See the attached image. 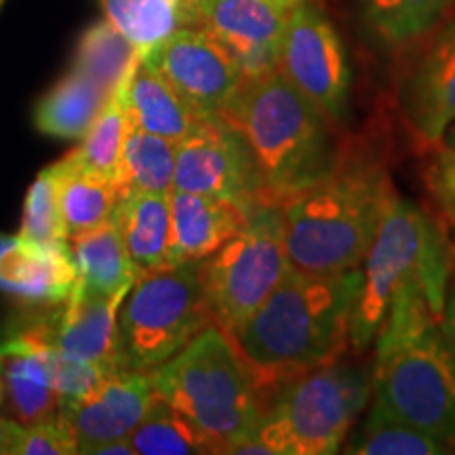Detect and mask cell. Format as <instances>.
Masks as SVG:
<instances>
[{
    "mask_svg": "<svg viewBox=\"0 0 455 455\" xmlns=\"http://www.w3.org/2000/svg\"><path fill=\"white\" fill-rule=\"evenodd\" d=\"M356 291L358 268L339 275L289 268L259 308L226 333L266 409L299 375L339 361L350 346Z\"/></svg>",
    "mask_w": 455,
    "mask_h": 455,
    "instance_id": "cell-1",
    "label": "cell"
},
{
    "mask_svg": "<svg viewBox=\"0 0 455 455\" xmlns=\"http://www.w3.org/2000/svg\"><path fill=\"white\" fill-rule=\"evenodd\" d=\"M220 118L241 135L253 158L261 204L283 207L325 175L339 156L327 114L278 70L243 78Z\"/></svg>",
    "mask_w": 455,
    "mask_h": 455,
    "instance_id": "cell-2",
    "label": "cell"
},
{
    "mask_svg": "<svg viewBox=\"0 0 455 455\" xmlns=\"http://www.w3.org/2000/svg\"><path fill=\"white\" fill-rule=\"evenodd\" d=\"M392 196L382 164L338 156L325 175L283 204L289 266L312 275L356 270Z\"/></svg>",
    "mask_w": 455,
    "mask_h": 455,
    "instance_id": "cell-3",
    "label": "cell"
},
{
    "mask_svg": "<svg viewBox=\"0 0 455 455\" xmlns=\"http://www.w3.org/2000/svg\"><path fill=\"white\" fill-rule=\"evenodd\" d=\"M443 315L424 295L398 298L375 335L371 382L375 405L451 449L455 358L443 335Z\"/></svg>",
    "mask_w": 455,
    "mask_h": 455,
    "instance_id": "cell-4",
    "label": "cell"
},
{
    "mask_svg": "<svg viewBox=\"0 0 455 455\" xmlns=\"http://www.w3.org/2000/svg\"><path fill=\"white\" fill-rule=\"evenodd\" d=\"M451 247L445 228L422 207L395 192L378 235L361 266L352 308L350 346L365 352L375 341L390 306L403 295H424L445 310Z\"/></svg>",
    "mask_w": 455,
    "mask_h": 455,
    "instance_id": "cell-5",
    "label": "cell"
},
{
    "mask_svg": "<svg viewBox=\"0 0 455 455\" xmlns=\"http://www.w3.org/2000/svg\"><path fill=\"white\" fill-rule=\"evenodd\" d=\"M155 392L207 436L215 453H236L266 407L228 335L209 325L152 371Z\"/></svg>",
    "mask_w": 455,
    "mask_h": 455,
    "instance_id": "cell-6",
    "label": "cell"
},
{
    "mask_svg": "<svg viewBox=\"0 0 455 455\" xmlns=\"http://www.w3.org/2000/svg\"><path fill=\"white\" fill-rule=\"evenodd\" d=\"M371 396V373L365 369L341 361L312 369L272 398L258 430L236 453H338Z\"/></svg>",
    "mask_w": 455,
    "mask_h": 455,
    "instance_id": "cell-7",
    "label": "cell"
},
{
    "mask_svg": "<svg viewBox=\"0 0 455 455\" xmlns=\"http://www.w3.org/2000/svg\"><path fill=\"white\" fill-rule=\"evenodd\" d=\"M203 261L148 272L118 308V350L124 369L155 371L203 329L213 325L204 298Z\"/></svg>",
    "mask_w": 455,
    "mask_h": 455,
    "instance_id": "cell-8",
    "label": "cell"
},
{
    "mask_svg": "<svg viewBox=\"0 0 455 455\" xmlns=\"http://www.w3.org/2000/svg\"><path fill=\"white\" fill-rule=\"evenodd\" d=\"M283 207L259 204L238 235L203 259L201 278L213 325L232 333L287 275Z\"/></svg>",
    "mask_w": 455,
    "mask_h": 455,
    "instance_id": "cell-9",
    "label": "cell"
},
{
    "mask_svg": "<svg viewBox=\"0 0 455 455\" xmlns=\"http://www.w3.org/2000/svg\"><path fill=\"white\" fill-rule=\"evenodd\" d=\"M278 72L338 124L348 116L350 70L331 21L304 0L295 3L284 28Z\"/></svg>",
    "mask_w": 455,
    "mask_h": 455,
    "instance_id": "cell-10",
    "label": "cell"
},
{
    "mask_svg": "<svg viewBox=\"0 0 455 455\" xmlns=\"http://www.w3.org/2000/svg\"><path fill=\"white\" fill-rule=\"evenodd\" d=\"M293 4L289 0H195L181 13L184 26L201 28L235 60L243 78H255L278 70Z\"/></svg>",
    "mask_w": 455,
    "mask_h": 455,
    "instance_id": "cell-11",
    "label": "cell"
},
{
    "mask_svg": "<svg viewBox=\"0 0 455 455\" xmlns=\"http://www.w3.org/2000/svg\"><path fill=\"white\" fill-rule=\"evenodd\" d=\"M173 190L261 204V186L247 146L220 116L203 118L175 152Z\"/></svg>",
    "mask_w": 455,
    "mask_h": 455,
    "instance_id": "cell-12",
    "label": "cell"
},
{
    "mask_svg": "<svg viewBox=\"0 0 455 455\" xmlns=\"http://www.w3.org/2000/svg\"><path fill=\"white\" fill-rule=\"evenodd\" d=\"M141 60L203 118L220 116L243 83L235 60L201 28H180Z\"/></svg>",
    "mask_w": 455,
    "mask_h": 455,
    "instance_id": "cell-13",
    "label": "cell"
},
{
    "mask_svg": "<svg viewBox=\"0 0 455 455\" xmlns=\"http://www.w3.org/2000/svg\"><path fill=\"white\" fill-rule=\"evenodd\" d=\"M428 32L403 78L398 101L415 140L436 146L455 123V3Z\"/></svg>",
    "mask_w": 455,
    "mask_h": 455,
    "instance_id": "cell-14",
    "label": "cell"
},
{
    "mask_svg": "<svg viewBox=\"0 0 455 455\" xmlns=\"http://www.w3.org/2000/svg\"><path fill=\"white\" fill-rule=\"evenodd\" d=\"M123 299L124 295L104 298L74 287L70 298L60 304V310L30 323L20 333L66 356L95 363L110 373L123 371L118 350V308Z\"/></svg>",
    "mask_w": 455,
    "mask_h": 455,
    "instance_id": "cell-15",
    "label": "cell"
},
{
    "mask_svg": "<svg viewBox=\"0 0 455 455\" xmlns=\"http://www.w3.org/2000/svg\"><path fill=\"white\" fill-rule=\"evenodd\" d=\"M155 396L152 371H114L93 395L60 407L78 443V453H95L106 443L127 439Z\"/></svg>",
    "mask_w": 455,
    "mask_h": 455,
    "instance_id": "cell-16",
    "label": "cell"
},
{
    "mask_svg": "<svg viewBox=\"0 0 455 455\" xmlns=\"http://www.w3.org/2000/svg\"><path fill=\"white\" fill-rule=\"evenodd\" d=\"M70 244L41 247L24 236L0 235V291L34 306H60L74 291Z\"/></svg>",
    "mask_w": 455,
    "mask_h": 455,
    "instance_id": "cell-17",
    "label": "cell"
},
{
    "mask_svg": "<svg viewBox=\"0 0 455 455\" xmlns=\"http://www.w3.org/2000/svg\"><path fill=\"white\" fill-rule=\"evenodd\" d=\"M169 203L173 224L169 266L207 259L221 244L238 235L258 209L228 198L181 190L171 192Z\"/></svg>",
    "mask_w": 455,
    "mask_h": 455,
    "instance_id": "cell-18",
    "label": "cell"
},
{
    "mask_svg": "<svg viewBox=\"0 0 455 455\" xmlns=\"http://www.w3.org/2000/svg\"><path fill=\"white\" fill-rule=\"evenodd\" d=\"M4 356V396L20 424L53 418L60 409L51 352L53 348L13 335L0 346Z\"/></svg>",
    "mask_w": 455,
    "mask_h": 455,
    "instance_id": "cell-19",
    "label": "cell"
},
{
    "mask_svg": "<svg viewBox=\"0 0 455 455\" xmlns=\"http://www.w3.org/2000/svg\"><path fill=\"white\" fill-rule=\"evenodd\" d=\"M129 127L180 144L203 121L144 60L121 83Z\"/></svg>",
    "mask_w": 455,
    "mask_h": 455,
    "instance_id": "cell-20",
    "label": "cell"
},
{
    "mask_svg": "<svg viewBox=\"0 0 455 455\" xmlns=\"http://www.w3.org/2000/svg\"><path fill=\"white\" fill-rule=\"evenodd\" d=\"M70 253L76 268V284L87 293L127 295L140 275L124 247L116 220L106 221L84 235L72 238Z\"/></svg>",
    "mask_w": 455,
    "mask_h": 455,
    "instance_id": "cell-21",
    "label": "cell"
},
{
    "mask_svg": "<svg viewBox=\"0 0 455 455\" xmlns=\"http://www.w3.org/2000/svg\"><path fill=\"white\" fill-rule=\"evenodd\" d=\"M114 220L140 276L167 268L173 236L169 195L133 192L118 201Z\"/></svg>",
    "mask_w": 455,
    "mask_h": 455,
    "instance_id": "cell-22",
    "label": "cell"
},
{
    "mask_svg": "<svg viewBox=\"0 0 455 455\" xmlns=\"http://www.w3.org/2000/svg\"><path fill=\"white\" fill-rule=\"evenodd\" d=\"M110 100L100 84L78 70L64 74L34 110V123L43 133L64 140H83Z\"/></svg>",
    "mask_w": 455,
    "mask_h": 455,
    "instance_id": "cell-23",
    "label": "cell"
},
{
    "mask_svg": "<svg viewBox=\"0 0 455 455\" xmlns=\"http://www.w3.org/2000/svg\"><path fill=\"white\" fill-rule=\"evenodd\" d=\"M55 171L57 186H60L61 221H64L68 241L114 218L118 207L114 180L83 169L70 156L55 163Z\"/></svg>",
    "mask_w": 455,
    "mask_h": 455,
    "instance_id": "cell-24",
    "label": "cell"
},
{
    "mask_svg": "<svg viewBox=\"0 0 455 455\" xmlns=\"http://www.w3.org/2000/svg\"><path fill=\"white\" fill-rule=\"evenodd\" d=\"M175 141L129 127L121 164L114 178L118 201L133 192L171 195L175 180Z\"/></svg>",
    "mask_w": 455,
    "mask_h": 455,
    "instance_id": "cell-25",
    "label": "cell"
},
{
    "mask_svg": "<svg viewBox=\"0 0 455 455\" xmlns=\"http://www.w3.org/2000/svg\"><path fill=\"white\" fill-rule=\"evenodd\" d=\"M129 441L135 453L141 455L215 453L207 436L156 392Z\"/></svg>",
    "mask_w": 455,
    "mask_h": 455,
    "instance_id": "cell-26",
    "label": "cell"
},
{
    "mask_svg": "<svg viewBox=\"0 0 455 455\" xmlns=\"http://www.w3.org/2000/svg\"><path fill=\"white\" fill-rule=\"evenodd\" d=\"M106 20L144 57L184 26L181 0H101Z\"/></svg>",
    "mask_w": 455,
    "mask_h": 455,
    "instance_id": "cell-27",
    "label": "cell"
},
{
    "mask_svg": "<svg viewBox=\"0 0 455 455\" xmlns=\"http://www.w3.org/2000/svg\"><path fill=\"white\" fill-rule=\"evenodd\" d=\"M140 60L138 47L106 20L83 34L72 68L112 95Z\"/></svg>",
    "mask_w": 455,
    "mask_h": 455,
    "instance_id": "cell-28",
    "label": "cell"
},
{
    "mask_svg": "<svg viewBox=\"0 0 455 455\" xmlns=\"http://www.w3.org/2000/svg\"><path fill=\"white\" fill-rule=\"evenodd\" d=\"M344 451L355 455H443L451 449L435 436L392 418L373 403L367 419L352 435Z\"/></svg>",
    "mask_w": 455,
    "mask_h": 455,
    "instance_id": "cell-29",
    "label": "cell"
},
{
    "mask_svg": "<svg viewBox=\"0 0 455 455\" xmlns=\"http://www.w3.org/2000/svg\"><path fill=\"white\" fill-rule=\"evenodd\" d=\"M127 131V108H124L123 87L118 84L98 116V121L93 123V127L83 138V144L68 156L76 164H81L83 169L95 171V173L114 180L116 178L118 164H121Z\"/></svg>",
    "mask_w": 455,
    "mask_h": 455,
    "instance_id": "cell-30",
    "label": "cell"
},
{
    "mask_svg": "<svg viewBox=\"0 0 455 455\" xmlns=\"http://www.w3.org/2000/svg\"><path fill=\"white\" fill-rule=\"evenodd\" d=\"M455 0H365L371 30L386 44H403L424 36Z\"/></svg>",
    "mask_w": 455,
    "mask_h": 455,
    "instance_id": "cell-31",
    "label": "cell"
},
{
    "mask_svg": "<svg viewBox=\"0 0 455 455\" xmlns=\"http://www.w3.org/2000/svg\"><path fill=\"white\" fill-rule=\"evenodd\" d=\"M20 236L34 244H41V247H68L70 244L64 221H61L55 164L41 171V175L28 190Z\"/></svg>",
    "mask_w": 455,
    "mask_h": 455,
    "instance_id": "cell-32",
    "label": "cell"
},
{
    "mask_svg": "<svg viewBox=\"0 0 455 455\" xmlns=\"http://www.w3.org/2000/svg\"><path fill=\"white\" fill-rule=\"evenodd\" d=\"M78 453L76 436L60 411L36 424H20L9 455H72Z\"/></svg>",
    "mask_w": 455,
    "mask_h": 455,
    "instance_id": "cell-33",
    "label": "cell"
},
{
    "mask_svg": "<svg viewBox=\"0 0 455 455\" xmlns=\"http://www.w3.org/2000/svg\"><path fill=\"white\" fill-rule=\"evenodd\" d=\"M51 365H53L55 390L60 396V407L72 405L83 401L100 388L101 382L110 375L104 367L83 358L66 356L61 352H51Z\"/></svg>",
    "mask_w": 455,
    "mask_h": 455,
    "instance_id": "cell-34",
    "label": "cell"
},
{
    "mask_svg": "<svg viewBox=\"0 0 455 455\" xmlns=\"http://www.w3.org/2000/svg\"><path fill=\"white\" fill-rule=\"evenodd\" d=\"M428 188L435 196L436 204L441 207L443 221H445V232L449 238V247L455 258V181L445 180H432L428 178Z\"/></svg>",
    "mask_w": 455,
    "mask_h": 455,
    "instance_id": "cell-35",
    "label": "cell"
},
{
    "mask_svg": "<svg viewBox=\"0 0 455 455\" xmlns=\"http://www.w3.org/2000/svg\"><path fill=\"white\" fill-rule=\"evenodd\" d=\"M436 146H439V152L428 171V178L455 181V123L443 133Z\"/></svg>",
    "mask_w": 455,
    "mask_h": 455,
    "instance_id": "cell-36",
    "label": "cell"
},
{
    "mask_svg": "<svg viewBox=\"0 0 455 455\" xmlns=\"http://www.w3.org/2000/svg\"><path fill=\"white\" fill-rule=\"evenodd\" d=\"M441 329L455 358V291L447 295V306H445V315H443V321H441Z\"/></svg>",
    "mask_w": 455,
    "mask_h": 455,
    "instance_id": "cell-37",
    "label": "cell"
},
{
    "mask_svg": "<svg viewBox=\"0 0 455 455\" xmlns=\"http://www.w3.org/2000/svg\"><path fill=\"white\" fill-rule=\"evenodd\" d=\"M17 428H20V422H11V419L0 418V455H9Z\"/></svg>",
    "mask_w": 455,
    "mask_h": 455,
    "instance_id": "cell-38",
    "label": "cell"
},
{
    "mask_svg": "<svg viewBox=\"0 0 455 455\" xmlns=\"http://www.w3.org/2000/svg\"><path fill=\"white\" fill-rule=\"evenodd\" d=\"M95 453H100V455H131V453H135V449H133V445H131V441L127 436V439H116V441L106 443V445H101Z\"/></svg>",
    "mask_w": 455,
    "mask_h": 455,
    "instance_id": "cell-39",
    "label": "cell"
},
{
    "mask_svg": "<svg viewBox=\"0 0 455 455\" xmlns=\"http://www.w3.org/2000/svg\"><path fill=\"white\" fill-rule=\"evenodd\" d=\"M4 401V356L0 352V405Z\"/></svg>",
    "mask_w": 455,
    "mask_h": 455,
    "instance_id": "cell-40",
    "label": "cell"
},
{
    "mask_svg": "<svg viewBox=\"0 0 455 455\" xmlns=\"http://www.w3.org/2000/svg\"><path fill=\"white\" fill-rule=\"evenodd\" d=\"M188 3H195V0H181V9H184Z\"/></svg>",
    "mask_w": 455,
    "mask_h": 455,
    "instance_id": "cell-41",
    "label": "cell"
},
{
    "mask_svg": "<svg viewBox=\"0 0 455 455\" xmlns=\"http://www.w3.org/2000/svg\"><path fill=\"white\" fill-rule=\"evenodd\" d=\"M289 3H301V0H289Z\"/></svg>",
    "mask_w": 455,
    "mask_h": 455,
    "instance_id": "cell-42",
    "label": "cell"
},
{
    "mask_svg": "<svg viewBox=\"0 0 455 455\" xmlns=\"http://www.w3.org/2000/svg\"><path fill=\"white\" fill-rule=\"evenodd\" d=\"M451 447H453V449H455V441H453V445H451Z\"/></svg>",
    "mask_w": 455,
    "mask_h": 455,
    "instance_id": "cell-43",
    "label": "cell"
},
{
    "mask_svg": "<svg viewBox=\"0 0 455 455\" xmlns=\"http://www.w3.org/2000/svg\"><path fill=\"white\" fill-rule=\"evenodd\" d=\"M0 4H3V0H0Z\"/></svg>",
    "mask_w": 455,
    "mask_h": 455,
    "instance_id": "cell-44",
    "label": "cell"
}]
</instances>
